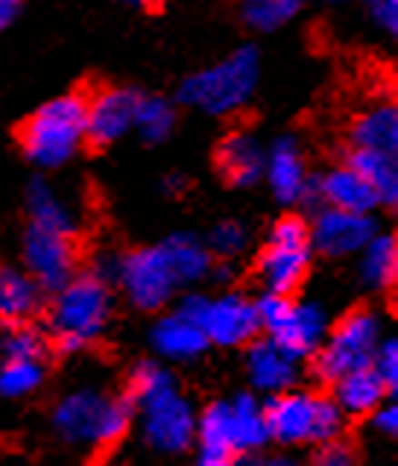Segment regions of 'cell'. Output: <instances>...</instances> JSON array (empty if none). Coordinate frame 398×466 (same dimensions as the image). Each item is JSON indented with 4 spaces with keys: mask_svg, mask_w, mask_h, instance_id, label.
I'll list each match as a JSON object with an SVG mask.
<instances>
[{
    "mask_svg": "<svg viewBox=\"0 0 398 466\" xmlns=\"http://www.w3.org/2000/svg\"><path fill=\"white\" fill-rule=\"evenodd\" d=\"M112 282L124 290V297L141 311H162L182 288L174 258L162 244L132 249L126 256L114 258Z\"/></svg>",
    "mask_w": 398,
    "mask_h": 466,
    "instance_id": "8992f818",
    "label": "cell"
},
{
    "mask_svg": "<svg viewBox=\"0 0 398 466\" xmlns=\"http://www.w3.org/2000/svg\"><path fill=\"white\" fill-rule=\"evenodd\" d=\"M249 229L244 223H237V220H223V223H217L214 229H211V235H208V241H205V247L214 252L217 258H223V261H232V258H237V256H244L246 252V247H249Z\"/></svg>",
    "mask_w": 398,
    "mask_h": 466,
    "instance_id": "836d02e7",
    "label": "cell"
},
{
    "mask_svg": "<svg viewBox=\"0 0 398 466\" xmlns=\"http://www.w3.org/2000/svg\"><path fill=\"white\" fill-rule=\"evenodd\" d=\"M308 0H241V21L255 33H275L294 21Z\"/></svg>",
    "mask_w": 398,
    "mask_h": 466,
    "instance_id": "f546056e",
    "label": "cell"
},
{
    "mask_svg": "<svg viewBox=\"0 0 398 466\" xmlns=\"http://www.w3.org/2000/svg\"><path fill=\"white\" fill-rule=\"evenodd\" d=\"M246 352V372L249 381L255 384L264 393H278L294 388L299 381V358L290 355L282 343H275L273 338L264 340H249Z\"/></svg>",
    "mask_w": 398,
    "mask_h": 466,
    "instance_id": "ac0fdd59",
    "label": "cell"
},
{
    "mask_svg": "<svg viewBox=\"0 0 398 466\" xmlns=\"http://www.w3.org/2000/svg\"><path fill=\"white\" fill-rule=\"evenodd\" d=\"M325 4H346V0H325Z\"/></svg>",
    "mask_w": 398,
    "mask_h": 466,
    "instance_id": "b9f144b4",
    "label": "cell"
},
{
    "mask_svg": "<svg viewBox=\"0 0 398 466\" xmlns=\"http://www.w3.org/2000/svg\"><path fill=\"white\" fill-rule=\"evenodd\" d=\"M357 276L369 290H390L398 273V247L390 232H375L357 252Z\"/></svg>",
    "mask_w": 398,
    "mask_h": 466,
    "instance_id": "d4e9b609",
    "label": "cell"
},
{
    "mask_svg": "<svg viewBox=\"0 0 398 466\" xmlns=\"http://www.w3.org/2000/svg\"><path fill=\"white\" fill-rule=\"evenodd\" d=\"M373 370L378 372V376L390 384V390H395L398 384V343L393 338H381L375 352H373Z\"/></svg>",
    "mask_w": 398,
    "mask_h": 466,
    "instance_id": "e575fe53",
    "label": "cell"
},
{
    "mask_svg": "<svg viewBox=\"0 0 398 466\" xmlns=\"http://www.w3.org/2000/svg\"><path fill=\"white\" fill-rule=\"evenodd\" d=\"M381 338H383V319L378 311L373 309L349 311L328 331L320 350L311 355L316 376L331 384L357 367H366L373 361V352Z\"/></svg>",
    "mask_w": 398,
    "mask_h": 466,
    "instance_id": "ba28073f",
    "label": "cell"
},
{
    "mask_svg": "<svg viewBox=\"0 0 398 466\" xmlns=\"http://www.w3.org/2000/svg\"><path fill=\"white\" fill-rule=\"evenodd\" d=\"M117 4H124V6H132V9H155L162 0H117Z\"/></svg>",
    "mask_w": 398,
    "mask_h": 466,
    "instance_id": "60d3db41",
    "label": "cell"
},
{
    "mask_svg": "<svg viewBox=\"0 0 398 466\" xmlns=\"http://www.w3.org/2000/svg\"><path fill=\"white\" fill-rule=\"evenodd\" d=\"M264 179H267L278 203L284 206L302 203L304 185H308L311 173L308 165H304V156L296 138L284 136L273 141V147L264 156Z\"/></svg>",
    "mask_w": 398,
    "mask_h": 466,
    "instance_id": "2e32d148",
    "label": "cell"
},
{
    "mask_svg": "<svg viewBox=\"0 0 398 466\" xmlns=\"http://www.w3.org/2000/svg\"><path fill=\"white\" fill-rule=\"evenodd\" d=\"M188 185H191L188 177H182V173H167L164 182H162V188H164L167 197H179V194L188 191Z\"/></svg>",
    "mask_w": 398,
    "mask_h": 466,
    "instance_id": "ab89813d",
    "label": "cell"
},
{
    "mask_svg": "<svg viewBox=\"0 0 398 466\" xmlns=\"http://www.w3.org/2000/svg\"><path fill=\"white\" fill-rule=\"evenodd\" d=\"M229 420H232L237 461H258L255 451H261L270 443L264 402H258V399L249 393H237L234 399H229Z\"/></svg>",
    "mask_w": 398,
    "mask_h": 466,
    "instance_id": "603a6c76",
    "label": "cell"
},
{
    "mask_svg": "<svg viewBox=\"0 0 398 466\" xmlns=\"http://www.w3.org/2000/svg\"><path fill=\"white\" fill-rule=\"evenodd\" d=\"M196 461L203 466H229L237 463L229 402H211L203 414H196Z\"/></svg>",
    "mask_w": 398,
    "mask_h": 466,
    "instance_id": "ffe728a7",
    "label": "cell"
},
{
    "mask_svg": "<svg viewBox=\"0 0 398 466\" xmlns=\"http://www.w3.org/2000/svg\"><path fill=\"white\" fill-rule=\"evenodd\" d=\"M313 252L328 258H349L363 249V244L378 232V223L366 211H346L316 206V218L308 223Z\"/></svg>",
    "mask_w": 398,
    "mask_h": 466,
    "instance_id": "7c38bea8",
    "label": "cell"
},
{
    "mask_svg": "<svg viewBox=\"0 0 398 466\" xmlns=\"http://www.w3.org/2000/svg\"><path fill=\"white\" fill-rule=\"evenodd\" d=\"M267 335L282 343L290 355H296L299 361L302 358H311L316 350H320V343L325 340L328 335V317L323 311L320 302H296L290 299L284 317L278 319V326Z\"/></svg>",
    "mask_w": 398,
    "mask_h": 466,
    "instance_id": "9a60e30c",
    "label": "cell"
},
{
    "mask_svg": "<svg viewBox=\"0 0 398 466\" xmlns=\"http://www.w3.org/2000/svg\"><path fill=\"white\" fill-rule=\"evenodd\" d=\"M373 429H375V434H381V437H398V408L393 405V402H381L373 414Z\"/></svg>",
    "mask_w": 398,
    "mask_h": 466,
    "instance_id": "74e56055",
    "label": "cell"
},
{
    "mask_svg": "<svg viewBox=\"0 0 398 466\" xmlns=\"http://www.w3.org/2000/svg\"><path fill=\"white\" fill-rule=\"evenodd\" d=\"M85 144V97L62 95L35 109L21 127L24 156L35 167L56 170L68 165Z\"/></svg>",
    "mask_w": 398,
    "mask_h": 466,
    "instance_id": "277c9868",
    "label": "cell"
},
{
    "mask_svg": "<svg viewBox=\"0 0 398 466\" xmlns=\"http://www.w3.org/2000/svg\"><path fill=\"white\" fill-rule=\"evenodd\" d=\"M26 211H30V223L47 226L65 235H76V215L74 208L65 203L62 194L42 177H35L26 185Z\"/></svg>",
    "mask_w": 398,
    "mask_h": 466,
    "instance_id": "4316f807",
    "label": "cell"
},
{
    "mask_svg": "<svg viewBox=\"0 0 398 466\" xmlns=\"http://www.w3.org/2000/svg\"><path fill=\"white\" fill-rule=\"evenodd\" d=\"M135 420L129 396H109L103 390L79 388L62 396L50 414L53 434L68 446H88L109 451L124 443Z\"/></svg>",
    "mask_w": 398,
    "mask_h": 466,
    "instance_id": "6da1fadb",
    "label": "cell"
},
{
    "mask_svg": "<svg viewBox=\"0 0 398 466\" xmlns=\"http://www.w3.org/2000/svg\"><path fill=\"white\" fill-rule=\"evenodd\" d=\"M76 235H65L47 226L26 223L24 241H21V258L24 270L30 273L45 294L59 290L65 282L76 276Z\"/></svg>",
    "mask_w": 398,
    "mask_h": 466,
    "instance_id": "8fae6325",
    "label": "cell"
},
{
    "mask_svg": "<svg viewBox=\"0 0 398 466\" xmlns=\"http://www.w3.org/2000/svg\"><path fill=\"white\" fill-rule=\"evenodd\" d=\"M264 156L267 150L249 129H232L217 144V170L232 188H252L264 179Z\"/></svg>",
    "mask_w": 398,
    "mask_h": 466,
    "instance_id": "d6986e66",
    "label": "cell"
},
{
    "mask_svg": "<svg viewBox=\"0 0 398 466\" xmlns=\"http://www.w3.org/2000/svg\"><path fill=\"white\" fill-rule=\"evenodd\" d=\"M170 258H174V268L179 273L182 285H196L203 282L205 276H211L214 264H211V249L194 235H174L164 241Z\"/></svg>",
    "mask_w": 398,
    "mask_h": 466,
    "instance_id": "f1b7e54d",
    "label": "cell"
},
{
    "mask_svg": "<svg viewBox=\"0 0 398 466\" xmlns=\"http://www.w3.org/2000/svg\"><path fill=\"white\" fill-rule=\"evenodd\" d=\"M313 258L308 220L299 215H287L275 220L270 229L267 247L258 256V279L273 294H296V288L308 279Z\"/></svg>",
    "mask_w": 398,
    "mask_h": 466,
    "instance_id": "52a82bcc",
    "label": "cell"
},
{
    "mask_svg": "<svg viewBox=\"0 0 398 466\" xmlns=\"http://www.w3.org/2000/svg\"><path fill=\"white\" fill-rule=\"evenodd\" d=\"M302 203H308L313 208L331 206V208H346V211H366V215H373L375 208H381L373 185L349 165L331 167L323 177H311L308 185H304Z\"/></svg>",
    "mask_w": 398,
    "mask_h": 466,
    "instance_id": "5bb4252c",
    "label": "cell"
},
{
    "mask_svg": "<svg viewBox=\"0 0 398 466\" xmlns=\"http://www.w3.org/2000/svg\"><path fill=\"white\" fill-rule=\"evenodd\" d=\"M176 388H179V381H176V376L164 364L141 361L135 370L129 372V390H126V396L132 399V405L138 408L144 402H150V399L162 396L167 390H176Z\"/></svg>",
    "mask_w": 398,
    "mask_h": 466,
    "instance_id": "1f68e13d",
    "label": "cell"
},
{
    "mask_svg": "<svg viewBox=\"0 0 398 466\" xmlns=\"http://www.w3.org/2000/svg\"><path fill=\"white\" fill-rule=\"evenodd\" d=\"M270 441L282 446H320L343 434V417L331 396L311 390H278L264 402Z\"/></svg>",
    "mask_w": 398,
    "mask_h": 466,
    "instance_id": "5b68a950",
    "label": "cell"
},
{
    "mask_svg": "<svg viewBox=\"0 0 398 466\" xmlns=\"http://www.w3.org/2000/svg\"><path fill=\"white\" fill-rule=\"evenodd\" d=\"M135 414H141L144 441L158 455H182L194 446L196 410L179 388L138 405Z\"/></svg>",
    "mask_w": 398,
    "mask_h": 466,
    "instance_id": "30bf717a",
    "label": "cell"
},
{
    "mask_svg": "<svg viewBox=\"0 0 398 466\" xmlns=\"http://www.w3.org/2000/svg\"><path fill=\"white\" fill-rule=\"evenodd\" d=\"M42 302L45 290L30 273L0 264V323H30Z\"/></svg>",
    "mask_w": 398,
    "mask_h": 466,
    "instance_id": "7402d4cb",
    "label": "cell"
},
{
    "mask_svg": "<svg viewBox=\"0 0 398 466\" xmlns=\"http://www.w3.org/2000/svg\"><path fill=\"white\" fill-rule=\"evenodd\" d=\"M331 384H334V396L331 399L337 402L343 417H369L381 402H387L393 393L390 384L373 370V364L357 367Z\"/></svg>",
    "mask_w": 398,
    "mask_h": 466,
    "instance_id": "44dd1931",
    "label": "cell"
},
{
    "mask_svg": "<svg viewBox=\"0 0 398 466\" xmlns=\"http://www.w3.org/2000/svg\"><path fill=\"white\" fill-rule=\"evenodd\" d=\"M176 311L196 319L199 329L205 331L208 343L223 346V350L246 346L261 331L255 302L244 294H223V297L188 294L179 299Z\"/></svg>",
    "mask_w": 398,
    "mask_h": 466,
    "instance_id": "9c48e42d",
    "label": "cell"
},
{
    "mask_svg": "<svg viewBox=\"0 0 398 466\" xmlns=\"http://www.w3.org/2000/svg\"><path fill=\"white\" fill-rule=\"evenodd\" d=\"M112 319V282L105 276L83 273L53 290L47 311V335L62 352H83L100 340Z\"/></svg>",
    "mask_w": 398,
    "mask_h": 466,
    "instance_id": "7a4b0ae2",
    "label": "cell"
},
{
    "mask_svg": "<svg viewBox=\"0 0 398 466\" xmlns=\"http://www.w3.org/2000/svg\"><path fill=\"white\" fill-rule=\"evenodd\" d=\"M0 355L4 358H45L47 338L30 323H9L0 335Z\"/></svg>",
    "mask_w": 398,
    "mask_h": 466,
    "instance_id": "d6a6232c",
    "label": "cell"
},
{
    "mask_svg": "<svg viewBox=\"0 0 398 466\" xmlns=\"http://www.w3.org/2000/svg\"><path fill=\"white\" fill-rule=\"evenodd\" d=\"M21 9H24V0H0V33L9 30V26L18 21Z\"/></svg>",
    "mask_w": 398,
    "mask_h": 466,
    "instance_id": "f35d334b",
    "label": "cell"
},
{
    "mask_svg": "<svg viewBox=\"0 0 398 466\" xmlns=\"http://www.w3.org/2000/svg\"><path fill=\"white\" fill-rule=\"evenodd\" d=\"M179 124L176 117V106L158 97V95H141L138 97V109H135V127L132 132L147 141V144H162L174 136V129Z\"/></svg>",
    "mask_w": 398,
    "mask_h": 466,
    "instance_id": "83f0119b",
    "label": "cell"
},
{
    "mask_svg": "<svg viewBox=\"0 0 398 466\" xmlns=\"http://www.w3.org/2000/svg\"><path fill=\"white\" fill-rule=\"evenodd\" d=\"M47 364L45 358H4L0 364V396L24 399L45 384Z\"/></svg>",
    "mask_w": 398,
    "mask_h": 466,
    "instance_id": "4dcf8cb0",
    "label": "cell"
},
{
    "mask_svg": "<svg viewBox=\"0 0 398 466\" xmlns=\"http://www.w3.org/2000/svg\"><path fill=\"white\" fill-rule=\"evenodd\" d=\"M261 79V53L258 47L244 45L225 59L191 74L179 86L176 100L205 115H234L252 100Z\"/></svg>",
    "mask_w": 398,
    "mask_h": 466,
    "instance_id": "3957f363",
    "label": "cell"
},
{
    "mask_svg": "<svg viewBox=\"0 0 398 466\" xmlns=\"http://www.w3.org/2000/svg\"><path fill=\"white\" fill-rule=\"evenodd\" d=\"M141 91L135 88H100L85 97V141L95 147H109V144L126 138L135 127Z\"/></svg>",
    "mask_w": 398,
    "mask_h": 466,
    "instance_id": "4fadbf2b",
    "label": "cell"
},
{
    "mask_svg": "<svg viewBox=\"0 0 398 466\" xmlns=\"http://www.w3.org/2000/svg\"><path fill=\"white\" fill-rule=\"evenodd\" d=\"M352 144L366 150L398 153V112L393 100L373 103L354 117L352 124Z\"/></svg>",
    "mask_w": 398,
    "mask_h": 466,
    "instance_id": "cb8c5ba5",
    "label": "cell"
},
{
    "mask_svg": "<svg viewBox=\"0 0 398 466\" xmlns=\"http://www.w3.org/2000/svg\"><path fill=\"white\" fill-rule=\"evenodd\" d=\"M150 346L155 350L158 358L174 364H191L199 355L208 350L205 331L199 329L196 319L184 317L182 311H170L164 317L155 319V326L150 329Z\"/></svg>",
    "mask_w": 398,
    "mask_h": 466,
    "instance_id": "e0dca14e",
    "label": "cell"
},
{
    "mask_svg": "<svg viewBox=\"0 0 398 466\" xmlns=\"http://www.w3.org/2000/svg\"><path fill=\"white\" fill-rule=\"evenodd\" d=\"M363 12L383 35L398 33V0H363Z\"/></svg>",
    "mask_w": 398,
    "mask_h": 466,
    "instance_id": "d590c367",
    "label": "cell"
},
{
    "mask_svg": "<svg viewBox=\"0 0 398 466\" xmlns=\"http://www.w3.org/2000/svg\"><path fill=\"white\" fill-rule=\"evenodd\" d=\"M313 461L323 463V466H352L354 463V446L343 441V434L340 437H331V441L316 446Z\"/></svg>",
    "mask_w": 398,
    "mask_h": 466,
    "instance_id": "8d00e7d4",
    "label": "cell"
},
{
    "mask_svg": "<svg viewBox=\"0 0 398 466\" xmlns=\"http://www.w3.org/2000/svg\"><path fill=\"white\" fill-rule=\"evenodd\" d=\"M346 165L354 167L369 185H373V191H375L378 203L383 208H393L395 206V199H398V165H395V153L354 147L349 153V158H346Z\"/></svg>",
    "mask_w": 398,
    "mask_h": 466,
    "instance_id": "484cf974",
    "label": "cell"
}]
</instances>
